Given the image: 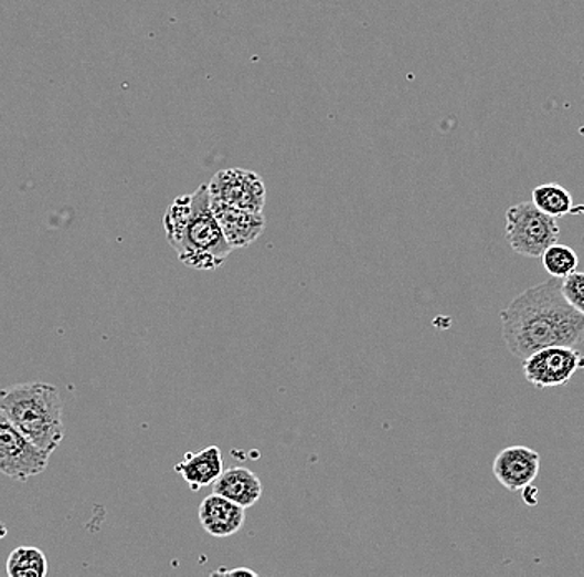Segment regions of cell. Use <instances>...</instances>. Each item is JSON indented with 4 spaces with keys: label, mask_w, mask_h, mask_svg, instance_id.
I'll return each mask as SVG.
<instances>
[{
    "label": "cell",
    "mask_w": 584,
    "mask_h": 577,
    "mask_svg": "<svg viewBox=\"0 0 584 577\" xmlns=\"http://www.w3.org/2000/svg\"><path fill=\"white\" fill-rule=\"evenodd\" d=\"M8 574L11 577H45L49 563L39 547L21 546L9 554Z\"/></svg>",
    "instance_id": "obj_14"
},
{
    "label": "cell",
    "mask_w": 584,
    "mask_h": 577,
    "mask_svg": "<svg viewBox=\"0 0 584 577\" xmlns=\"http://www.w3.org/2000/svg\"><path fill=\"white\" fill-rule=\"evenodd\" d=\"M543 260L544 270L550 273L553 279H566L571 273L576 272L577 263V253L574 252L571 246L560 245V243H554L551 245L546 252L541 256Z\"/></svg>",
    "instance_id": "obj_15"
},
{
    "label": "cell",
    "mask_w": 584,
    "mask_h": 577,
    "mask_svg": "<svg viewBox=\"0 0 584 577\" xmlns=\"http://www.w3.org/2000/svg\"><path fill=\"white\" fill-rule=\"evenodd\" d=\"M217 574H224V576H240V574H247V576H257L253 569H247V567H237L233 570H220Z\"/></svg>",
    "instance_id": "obj_18"
},
{
    "label": "cell",
    "mask_w": 584,
    "mask_h": 577,
    "mask_svg": "<svg viewBox=\"0 0 584 577\" xmlns=\"http://www.w3.org/2000/svg\"><path fill=\"white\" fill-rule=\"evenodd\" d=\"M163 227L178 260L200 272L220 269L234 250L211 207L210 185H200L190 196L173 200L164 213Z\"/></svg>",
    "instance_id": "obj_2"
},
{
    "label": "cell",
    "mask_w": 584,
    "mask_h": 577,
    "mask_svg": "<svg viewBox=\"0 0 584 577\" xmlns=\"http://www.w3.org/2000/svg\"><path fill=\"white\" fill-rule=\"evenodd\" d=\"M501 335L508 352L524 359L550 346H573L584 342V315L564 296L561 279L551 276L517 296L500 313Z\"/></svg>",
    "instance_id": "obj_1"
},
{
    "label": "cell",
    "mask_w": 584,
    "mask_h": 577,
    "mask_svg": "<svg viewBox=\"0 0 584 577\" xmlns=\"http://www.w3.org/2000/svg\"><path fill=\"white\" fill-rule=\"evenodd\" d=\"M211 207H213L214 216H216L224 237L233 249H246V246L253 245L266 227V219H264L263 213L234 209V207L213 199V197H211Z\"/></svg>",
    "instance_id": "obj_9"
},
{
    "label": "cell",
    "mask_w": 584,
    "mask_h": 577,
    "mask_svg": "<svg viewBox=\"0 0 584 577\" xmlns=\"http://www.w3.org/2000/svg\"><path fill=\"white\" fill-rule=\"evenodd\" d=\"M200 524L213 537H230L240 533L246 520V507L221 494L213 493L201 501L198 507Z\"/></svg>",
    "instance_id": "obj_10"
},
{
    "label": "cell",
    "mask_w": 584,
    "mask_h": 577,
    "mask_svg": "<svg viewBox=\"0 0 584 577\" xmlns=\"http://www.w3.org/2000/svg\"><path fill=\"white\" fill-rule=\"evenodd\" d=\"M49 451L25 438L4 415H0V471L12 480L28 481L42 474L51 460Z\"/></svg>",
    "instance_id": "obj_5"
},
{
    "label": "cell",
    "mask_w": 584,
    "mask_h": 577,
    "mask_svg": "<svg viewBox=\"0 0 584 577\" xmlns=\"http://www.w3.org/2000/svg\"><path fill=\"white\" fill-rule=\"evenodd\" d=\"M213 493L221 494L243 507H251L263 496V483L259 478L247 470V468H230L223 471L216 483L213 484Z\"/></svg>",
    "instance_id": "obj_12"
},
{
    "label": "cell",
    "mask_w": 584,
    "mask_h": 577,
    "mask_svg": "<svg viewBox=\"0 0 584 577\" xmlns=\"http://www.w3.org/2000/svg\"><path fill=\"white\" fill-rule=\"evenodd\" d=\"M540 464L541 458L538 451L517 444L505 448L495 457L493 474L505 490L514 493L537 480Z\"/></svg>",
    "instance_id": "obj_8"
},
{
    "label": "cell",
    "mask_w": 584,
    "mask_h": 577,
    "mask_svg": "<svg viewBox=\"0 0 584 577\" xmlns=\"http://www.w3.org/2000/svg\"><path fill=\"white\" fill-rule=\"evenodd\" d=\"M210 193L234 209L263 213L266 206V187L263 178L244 168H226L217 171L210 181Z\"/></svg>",
    "instance_id": "obj_7"
},
{
    "label": "cell",
    "mask_w": 584,
    "mask_h": 577,
    "mask_svg": "<svg viewBox=\"0 0 584 577\" xmlns=\"http://www.w3.org/2000/svg\"><path fill=\"white\" fill-rule=\"evenodd\" d=\"M521 493H523V501L528 504V506H537L538 504V487L533 486V484H528V486H524L523 490H521Z\"/></svg>",
    "instance_id": "obj_17"
},
{
    "label": "cell",
    "mask_w": 584,
    "mask_h": 577,
    "mask_svg": "<svg viewBox=\"0 0 584 577\" xmlns=\"http://www.w3.org/2000/svg\"><path fill=\"white\" fill-rule=\"evenodd\" d=\"M0 415L49 453H54L64 440V401L57 388L49 382H22L6 388L0 397Z\"/></svg>",
    "instance_id": "obj_3"
},
{
    "label": "cell",
    "mask_w": 584,
    "mask_h": 577,
    "mask_svg": "<svg viewBox=\"0 0 584 577\" xmlns=\"http://www.w3.org/2000/svg\"><path fill=\"white\" fill-rule=\"evenodd\" d=\"M507 240L518 255L541 259L560 239L556 219L541 212L533 202H521L507 210Z\"/></svg>",
    "instance_id": "obj_4"
},
{
    "label": "cell",
    "mask_w": 584,
    "mask_h": 577,
    "mask_svg": "<svg viewBox=\"0 0 584 577\" xmlns=\"http://www.w3.org/2000/svg\"><path fill=\"white\" fill-rule=\"evenodd\" d=\"M581 368L584 356L573 346H550L523 359L524 378L540 390L563 387Z\"/></svg>",
    "instance_id": "obj_6"
},
{
    "label": "cell",
    "mask_w": 584,
    "mask_h": 577,
    "mask_svg": "<svg viewBox=\"0 0 584 577\" xmlns=\"http://www.w3.org/2000/svg\"><path fill=\"white\" fill-rule=\"evenodd\" d=\"M531 202L548 216L560 219L573 212L574 203L570 191L560 183H544L533 188Z\"/></svg>",
    "instance_id": "obj_13"
},
{
    "label": "cell",
    "mask_w": 584,
    "mask_h": 577,
    "mask_svg": "<svg viewBox=\"0 0 584 577\" xmlns=\"http://www.w3.org/2000/svg\"><path fill=\"white\" fill-rule=\"evenodd\" d=\"M561 288L567 302L584 315V273L574 272L566 279H561Z\"/></svg>",
    "instance_id": "obj_16"
},
{
    "label": "cell",
    "mask_w": 584,
    "mask_h": 577,
    "mask_svg": "<svg viewBox=\"0 0 584 577\" xmlns=\"http://www.w3.org/2000/svg\"><path fill=\"white\" fill-rule=\"evenodd\" d=\"M174 471L181 474L191 491L213 486L224 471L223 454L220 448L211 444L200 453L184 454L183 460L174 466Z\"/></svg>",
    "instance_id": "obj_11"
}]
</instances>
